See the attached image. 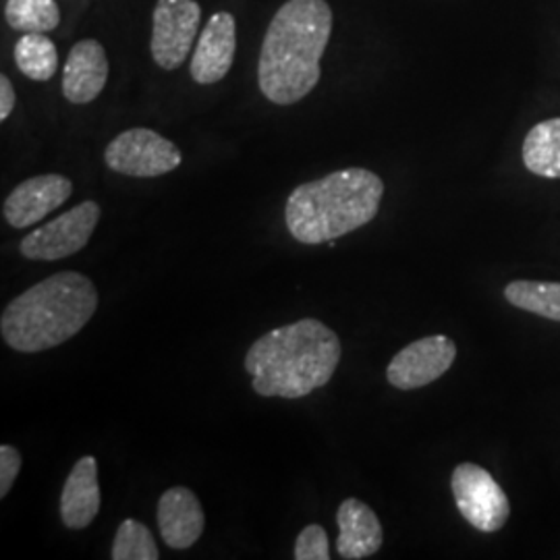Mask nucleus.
<instances>
[{"instance_id":"nucleus-21","label":"nucleus","mask_w":560,"mask_h":560,"mask_svg":"<svg viewBox=\"0 0 560 560\" xmlns=\"http://www.w3.org/2000/svg\"><path fill=\"white\" fill-rule=\"evenodd\" d=\"M293 557L295 560H330L328 536L322 525L312 523L301 529L298 541H295Z\"/></svg>"},{"instance_id":"nucleus-19","label":"nucleus","mask_w":560,"mask_h":560,"mask_svg":"<svg viewBox=\"0 0 560 560\" xmlns=\"http://www.w3.org/2000/svg\"><path fill=\"white\" fill-rule=\"evenodd\" d=\"M4 20L23 34H46L59 27V4L57 0H7Z\"/></svg>"},{"instance_id":"nucleus-9","label":"nucleus","mask_w":560,"mask_h":560,"mask_svg":"<svg viewBox=\"0 0 560 560\" xmlns=\"http://www.w3.org/2000/svg\"><path fill=\"white\" fill-rule=\"evenodd\" d=\"M457 360V345L432 335L400 349L386 368V381L399 390H416L442 378Z\"/></svg>"},{"instance_id":"nucleus-20","label":"nucleus","mask_w":560,"mask_h":560,"mask_svg":"<svg viewBox=\"0 0 560 560\" xmlns=\"http://www.w3.org/2000/svg\"><path fill=\"white\" fill-rule=\"evenodd\" d=\"M113 560H159L161 552L152 532L136 520H125L117 529L110 550Z\"/></svg>"},{"instance_id":"nucleus-16","label":"nucleus","mask_w":560,"mask_h":560,"mask_svg":"<svg viewBox=\"0 0 560 560\" xmlns=\"http://www.w3.org/2000/svg\"><path fill=\"white\" fill-rule=\"evenodd\" d=\"M523 162L538 177L560 179V117L529 129L523 141Z\"/></svg>"},{"instance_id":"nucleus-6","label":"nucleus","mask_w":560,"mask_h":560,"mask_svg":"<svg viewBox=\"0 0 560 560\" xmlns=\"http://www.w3.org/2000/svg\"><path fill=\"white\" fill-rule=\"evenodd\" d=\"M102 210L96 201H81L59 219L42 224L21 240V256L27 260L57 261L81 252L92 240Z\"/></svg>"},{"instance_id":"nucleus-8","label":"nucleus","mask_w":560,"mask_h":560,"mask_svg":"<svg viewBox=\"0 0 560 560\" xmlns=\"http://www.w3.org/2000/svg\"><path fill=\"white\" fill-rule=\"evenodd\" d=\"M152 20V59L162 69L175 71L198 36L201 7L196 0H159Z\"/></svg>"},{"instance_id":"nucleus-13","label":"nucleus","mask_w":560,"mask_h":560,"mask_svg":"<svg viewBox=\"0 0 560 560\" xmlns=\"http://www.w3.org/2000/svg\"><path fill=\"white\" fill-rule=\"evenodd\" d=\"M108 81V59L101 42L81 40L71 48L62 69V94L71 104H90Z\"/></svg>"},{"instance_id":"nucleus-1","label":"nucleus","mask_w":560,"mask_h":560,"mask_svg":"<svg viewBox=\"0 0 560 560\" xmlns=\"http://www.w3.org/2000/svg\"><path fill=\"white\" fill-rule=\"evenodd\" d=\"M330 34L332 11L326 0H287L261 42V94L279 106L303 101L320 81Z\"/></svg>"},{"instance_id":"nucleus-18","label":"nucleus","mask_w":560,"mask_h":560,"mask_svg":"<svg viewBox=\"0 0 560 560\" xmlns=\"http://www.w3.org/2000/svg\"><path fill=\"white\" fill-rule=\"evenodd\" d=\"M15 62L25 78L48 81L59 67L55 42L44 34H23L15 44Z\"/></svg>"},{"instance_id":"nucleus-3","label":"nucleus","mask_w":560,"mask_h":560,"mask_svg":"<svg viewBox=\"0 0 560 560\" xmlns=\"http://www.w3.org/2000/svg\"><path fill=\"white\" fill-rule=\"evenodd\" d=\"M96 310L94 282L80 272H59L9 301L0 318V335L20 353H40L73 339Z\"/></svg>"},{"instance_id":"nucleus-14","label":"nucleus","mask_w":560,"mask_h":560,"mask_svg":"<svg viewBox=\"0 0 560 560\" xmlns=\"http://www.w3.org/2000/svg\"><path fill=\"white\" fill-rule=\"evenodd\" d=\"M101 483H98V463L92 455L81 457L60 494V520L69 529H85L101 513Z\"/></svg>"},{"instance_id":"nucleus-11","label":"nucleus","mask_w":560,"mask_h":560,"mask_svg":"<svg viewBox=\"0 0 560 560\" xmlns=\"http://www.w3.org/2000/svg\"><path fill=\"white\" fill-rule=\"evenodd\" d=\"M237 52V23L226 11L206 23L196 52L191 57V78L200 85L219 83L226 78Z\"/></svg>"},{"instance_id":"nucleus-2","label":"nucleus","mask_w":560,"mask_h":560,"mask_svg":"<svg viewBox=\"0 0 560 560\" xmlns=\"http://www.w3.org/2000/svg\"><path fill=\"white\" fill-rule=\"evenodd\" d=\"M339 335L316 318L275 328L245 355L252 388L268 399H301L326 386L339 368Z\"/></svg>"},{"instance_id":"nucleus-5","label":"nucleus","mask_w":560,"mask_h":560,"mask_svg":"<svg viewBox=\"0 0 560 560\" xmlns=\"http://www.w3.org/2000/svg\"><path fill=\"white\" fill-rule=\"evenodd\" d=\"M180 161V150L173 141L145 127L122 131L104 150L106 166L125 177H161L175 171Z\"/></svg>"},{"instance_id":"nucleus-22","label":"nucleus","mask_w":560,"mask_h":560,"mask_svg":"<svg viewBox=\"0 0 560 560\" xmlns=\"http://www.w3.org/2000/svg\"><path fill=\"white\" fill-rule=\"evenodd\" d=\"M21 453L11 446V444H2L0 446V499H7L13 483L18 480L21 471Z\"/></svg>"},{"instance_id":"nucleus-23","label":"nucleus","mask_w":560,"mask_h":560,"mask_svg":"<svg viewBox=\"0 0 560 560\" xmlns=\"http://www.w3.org/2000/svg\"><path fill=\"white\" fill-rule=\"evenodd\" d=\"M15 108V90L7 75H0V120L9 119Z\"/></svg>"},{"instance_id":"nucleus-4","label":"nucleus","mask_w":560,"mask_h":560,"mask_svg":"<svg viewBox=\"0 0 560 560\" xmlns=\"http://www.w3.org/2000/svg\"><path fill=\"white\" fill-rule=\"evenodd\" d=\"M382 196L384 183L376 173L342 168L291 191L284 206L287 229L305 245L339 240L376 219Z\"/></svg>"},{"instance_id":"nucleus-15","label":"nucleus","mask_w":560,"mask_h":560,"mask_svg":"<svg viewBox=\"0 0 560 560\" xmlns=\"http://www.w3.org/2000/svg\"><path fill=\"white\" fill-rule=\"evenodd\" d=\"M337 523H339L337 552L340 559H370L381 550L384 529L378 515L365 502L358 499L340 502Z\"/></svg>"},{"instance_id":"nucleus-7","label":"nucleus","mask_w":560,"mask_h":560,"mask_svg":"<svg viewBox=\"0 0 560 560\" xmlns=\"http://www.w3.org/2000/svg\"><path fill=\"white\" fill-rule=\"evenodd\" d=\"M453 497L463 520L483 534L501 532L511 517L509 497L499 481L476 463H460L451 478Z\"/></svg>"},{"instance_id":"nucleus-17","label":"nucleus","mask_w":560,"mask_h":560,"mask_svg":"<svg viewBox=\"0 0 560 560\" xmlns=\"http://www.w3.org/2000/svg\"><path fill=\"white\" fill-rule=\"evenodd\" d=\"M504 298L517 310L560 322V282L513 280L504 287Z\"/></svg>"},{"instance_id":"nucleus-10","label":"nucleus","mask_w":560,"mask_h":560,"mask_svg":"<svg viewBox=\"0 0 560 560\" xmlns=\"http://www.w3.org/2000/svg\"><path fill=\"white\" fill-rule=\"evenodd\" d=\"M73 183L62 175H38L20 183L2 203L4 221L13 229H27L71 198Z\"/></svg>"},{"instance_id":"nucleus-12","label":"nucleus","mask_w":560,"mask_h":560,"mask_svg":"<svg viewBox=\"0 0 560 560\" xmlns=\"http://www.w3.org/2000/svg\"><path fill=\"white\" fill-rule=\"evenodd\" d=\"M156 517L162 540L173 550L191 548L206 527L200 499L185 486H173L162 494Z\"/></svg>"}]
</instances>
